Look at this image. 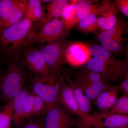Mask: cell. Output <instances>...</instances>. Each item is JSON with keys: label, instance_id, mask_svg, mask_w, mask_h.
<instances>
[{"label": "cell", "instance_id": "277c9868", "mask_svg": "<svg viewBox=\"0 0 128 128\" xmlns=\"http://www.w3.org/2000/svg\"><path fill=\"white\" fill-rule=\"evenodd\" d=\"M69 43L65 36L42 45L39 49L49 67L50 73L60 72L61 66L66 62V51Z\"/></svg>", "mask_w": 128, "mask_h": 128}, {"label": "cell", "instance_id": "4fadbf2b", "mask_svg": "<svg viewBox=\"0 0 128 128\" xmlns=\"http://www.w3.org/2000/svg\"><path fill=\"white\" fill-rule=\"evenodd\" d=\"M91 55L96 58L107 66L112 68L128 71V62L127 60L116 59L111 53L101 45H95L89 47Z\"/></svg>", "mask_w": 128, "mask_h": 128}, {"label": "cell", "instance_id": "52a82bcc", "mask_svg": "<svg viewBox=\"0 0 128 128\" xmlns=\"http://www.w3.org/2000/svg\"><path fill=\"white\" fill-rule=\"evenodd\" d=\"M22 53L24 65L37 76L45 77L50 74L49 67L39 49L28 45L24 48Z\"/></svg>", "mask_w": 128, "mask_h": 128}, {"label": "cell", "instance_id": "484cf974", "mask_svg": "<svg viewBox=\"0 0 128 128\" xmlns=\"http://www.w3.org/2000/svg\"><path fill=\"white\" fill-rule=\"evenodd\" d=\"M76 5L70 3L64 10L60 20L64 24L67 34L74 27V22L76 15Z\"/></svg>", "mask_w": 128, "mask_h": 128}, {"label": "cell", "instance_id": "ac0fdd59", "mask_svg": "<svg viewBox=\"0 0 128 128\" xmlns=\"http://www.w3.org/2000/svg\"><path fill=\"white\" fill-rule=\"evenodd\" d=\"M69 4L68 0H53L48 4L47 12L46 13L44 12L42 18L38 23V28L49 21L60 18L64 10Z\"/></svg>", "mask_w": 128, "mask_h": 128}, {"label": "cell", "instance_id": "7402d4cb", "mask_svg": "<svg viewBox=\"0 0 128 128\" xmlns=\"http://www.w3.org/2000/svg\"><path fill=\"white\" fill-rule=\"evenodd\" d=\"M40 0H28L25 17L30 19L33 22H40L44 14V10Z\"/></svg>", "mask_w": 128, "mask_h": 128}, {"label": "cell", "instance_id": "e575fe53", "mask_svg": "<svg viewBox=\"0 0 128 128\" xmlns=\"http://www.w3.org/2000/svg\"><path fill=\"white\" fill-rule=\"evenodd\" d=\"M120 1L124 4L126 5L128 7V0H120Z\"/></svg>", "mask_w": 128, "mask_h": 128}, {"label": "cell", "instance_id": "3957f363", "mask_svg": "<svg viewBox=\"0 0 128 128\" xmlns=\"http://www.w3.org/2000/svg\"><path fill=\"white\" fill-rule=\"evenodd\" d=\"M60 73H50L45 77L37 76L32 82V92L41 98L46 104L44 112L58 102L62 78Z\"/></svg>", "mask_w": 128, "mask_h": 128}, {"label": "cell", "instance_id": "83f0119b", "mask_svg": "<svg viewBox=\"0 0 128 128\" xmlns=\"http://www.w3.org/2000/svg\"><path fill=\"white\" fill-rule=\"evenodd\" d=\"M109 114L128 115V98L123 95L118 98L114 106L110 111L106 112Z\"/></svg>", "mask_w": 128, "mask_h": 128}, {"label": "cell", "instance_id": "836d02e7", "mask_svg": "<svg viewBox=\"0 0 128 128\" xmlns=\"http://www.w3.org/2000/svg\"><path fill=\"white\" fill-rule=\"evenodd\" d=\"M127 33H128V39H127V45H126V56H127V58H126V59L127 60H128V29Z\"/></svg>", "mask_w": 128, "mask_h": 128}, {"label": "cell", "instance_id": "30bf717a", "mask_svg": "<svg viewBox=\"0 0 128 128\" xmlns=\"http://www.w3.org/2000/svg\"><path fill=\"white\" fill-rule=\"evenodd\" d=\"M90 71L97 73L104 80L118 83L122 82L128 71L107 66L96 58H91L83 66Z\"/></svg>", "mask_w": 128, "mask_h": 128}, {"label": "cell", "instance_id": "8d00e7d4", "mask_svg": "<svg viewBox=\"0 0 128 128\" xmlns=\"http://www.w3.org/2000/svg\"><path fill=\"white\" fill-rule=\"evenodd\" d=\"M94 128H101V127H93Z\"/></svg>", "mask_w": 128, "mask_h": 128}, {"label": "cell", "instance_id": "74e56055", "mask_svg": "<svg viewBox=\"0 0 128 128\" xmlns=\"http://www.w3.org/2000/svg\"><path fill=\"white\" fill-rule=\"evenodd\" d=\"M126 128H128V126H126Z\"/></svg>", "mask_w": 128, "mask_h": 128}, {"label": "cell", "instance_id": "1f68e13d", "mask_svg": "<svg viewBox=\"0 0 128 128\" xmlns=\"http://www.w3.org/2000/svg\"><path fill=\"white\" fill-rule=\"evenodd\" d=\"M119 92L128 98V72L118 86Z\"/></svg>", "mask_w": 128, "mask_h": 128}, {"label": "cell", "instance_id": "f35d334b", "mask_svg": "<svg viewBox=\"0 0 128 128\" xmlns=\"http://www.w3.org/2000/svg\"><path fill=\"white\" fill-rule=\"evenodd\" d=\"M126 128V127H125V128Z\"/></svg>", "mask_w": 128, "mask_h": 128}, {"label": "cell", "instance_id": "ffe728a7", "mask_svg": "<svg viewBox=\"0 0 128 128\" xmlns=\"http://www.w3.org/2000/svg\"><path fill=\"white\" fill-rule=\"evenodd\" d=\"M97 1L80 0L76 5V15L74 27L80 21L98 10Z\"/></svg>", "mask_w": 128, "mask_h": 128}, {"label": "cell", "instance_id": "9a60e30c", "mask_svg": "<svg viewBox=\"0 0 128 128\" xmlns=\"http://www.w3.org/2000/svg\"><path fill=\"white\" fill-rule=\"evenodd\" d=\"M98 16L106 19V23L99 29L100 32L107 30L114 26L118 21V11L114 2L110 0H104L98 5Z\"/></svg>", "mask_w": 128, "mask_h": 128}, {"label": "cell", "instance_id": "7c38bea8", "mask_svg": "<svg viewBox=\"0 0 128 128\" xmlns=\"http://www.w3.org/2000/svg\"><path fill=\"white\" fill-rule=\"evenodd\" d=\"M89 47L80 42H70L65 54V61L73 66L86 64L91 58Z\"/></svg>", "mask_w": 128, "mask_h": 128}, {"label": "cell", "instance_id": "f1b7e54d", "mask_svg": "<svg viewBox=\"0 0 128 128\" xmlns=\"http://www.w3.org/2000/svg\"><path fill=\"white\" fill-rule=\"evenodd\" d=\"M46 108V104L42 99L39 96L34 94L32 117H38L41 114H43Z\"/></svg>", "mask_w": 128, "mask_h": 128}, {"label": "cell", "instance_id": "5bb4252c", "mask_svg": "<svg viewBox=\"0 0 128 128\" xmlns=\"http://www.w3.org/2000/svg\"><path fill=\"white\" fill-rule=\"evenodd\" d=\"M119 92L118 86H111L99 94L94 100L93 102L96 108L102 112L110 111L119 98Z\"/></svg>", "mask_w": 128, "mask_h": 128}, {"label": "cell", "instance_id": "9c48e42d", "mask_svg": "<svg viewBox=\"0 0 128 128\" xmlns=\"http://www.w3.org/2000/svg\"><path fill=\"white\" fill-rule=\"evenodd\" d=\"M28 2V0H9L3 5L0 11L3 30L25 17Z\"/></svg>", "mask_w": 128, "mask_h": 128}, {"label": "cell", "instance_id": "6da1fadb", "mask_svg": "<svg viewBox=\"0 0 128 128\" xmlns=\"http://www.w3.org/2000/svg\"><path fill=\"white\" fill-rule=\"evenodd\" d=\"M33 22L24 17L0 32V54L10 60L19 58L33 30Z\"/></svg>", "mask_w": 128, "mask_h": 128}, {"label": "cell", "instance_id": "cb8c5ba5", "mask_svg": "<svg viewBox=\"0 0 128 128\" xmlns=\"http://www.w3.org/2000/svg\"><path fill=\"white\" fill-rule=\"evenodd\" d=\"M102 79L98 74L90 71L83 66L76 73L74 80L78 84L80 85L96 82Z\"/></svg>", "mask_w": 128, "mask_h": 128}, {"label": "cell", "instance_id": "4316f807", "mask_svg": "<svg viewBox=\"0 0 128 128\" xmlns=\"http://www.w3.org/2000/svg\"><path fill=\"white\" fill-rule=\"evenodd\" d=\"M124 35H120L101 42V46L111 52L117 54L122 50L125 38Z\"/></svg>", "mask_w": 128, "mask_h": 128}, {"label": "cell", "instance_id": "d6a6232c", "mask_svg": "<svg viewBox=\"0 0 128 128\" xmlns=\"http://www.w3.org/2000/svg\"><path fill=\"white\" fill-rule=\"evenodd\" d=\"M118 12L128 17V7L120 1V0H115L114 1Z\"/></svg>", "mask_w": 128, "mask_h": 128}, {"label": "cell", "instance_id": "4dcf8cb0", "mask_svg": "<svg viewBox=\"0 0 128 128\" xmlns=\"http://www.w3.org/2000/svg\"><path fill=\"white\" fill-rule=\"evenodd\" d=\"M18 128H44L42 121L32 120L25 123Z\"/></svg>", "mask_w": 128, "mask_h": 128}, {"label": "cell", "instance_id": "d4e9b609", "mask_svg": "<svg viewBox=\"0 0 128 128\" xmlns=\"http://www.w3.org/2000/svg\"><path fill=\"white\" fill-rule=\"evenodd\" d=\"M13 119L12 100L0 108V128H12Z\"/></svg>", "mask_w": 128, "mask_h": 128}, {"label": "cell", "instance_id": "2e32d148", "mask_svg": "<svg viewBox=\"0 0 128 128\" xmlns=\"http://www.w3.org/2000/svg\"><path fill=\"white\" fill-rule=\"evenodd\" d=\"M30 93L28 90L23 88L12 100V124L16 128H19L25 123L24 108L27 98Z\"/></svg>", "mask_w": 128, "mask_h": 128}, {"label": "cell", "instance_id": "8fae6325", "mask_svg": "<svg viewBox=\"0 0 128 128\" xmlns=\"http://www.w3.org/2000/svg\"><path fill=\"white\" fill-rule=\"evenodd\" d=\"M128 124V115L107 112L91 115V126L104 128H125Z\"/></svg>", "mask_w": 128, "mask_h": 128}, {"label": "cell", "instance_id": "5b68a950", "mask_svg": "<svg viewBox=\"0 0 128 128\" xmlns=\"http://www.w3.org/2000/svg\"><path fill=\"white\" fill-rule=\"evenodd\" d=\"M68 34L64 24L60 18L49 21L39 28L38 32L33 31L27 42V46L38 43L43 44L56 41Z\"/></svg>", "mask_w": 128, "mask_h": 128}, {"label": "cell", "instance_id": "e0dca14e", "mask_svg": "<svg viewBox=\"0 0 128 128\" xmlns=\"http://www.w3.org/2000/svg\"><path fill=\"white\" fill-rule=\"evenodd\" d=\"M70 85L74 96L81 112L85 116L91 120V102L82 88L74 80H72L68 75L64 78Z\"/></svg>", "mask_w": 128, "mask_h": 128}, {"label": "cell", "instance_id": "603a6c76", "mask_svg": "<svg viewBox=\"0 0 128 128\" xmlns=\"http://www.w3.org/2000/svg\"><path fill=\"white\" fill-rule=\"evenodd\" d=\"M98 16V10L79 22L75 26L76 30L83 33L93 32L98 30L96 25L97 18Z\"/></svg>", "mask_w": 128, "mask_h": 128}, {"label": "cell", "instance_id": "7a4b0ae2", "mask_svg": "<svg viewBox=\"0 0 128 128\" xmlns=\"http://www.w3.org/2000/svg\"><path fill=\"white\" fill-rule=\"evenodd\" d=\"M25 66L19 58L13 60L9 62L5 73L0 76V98L5 103L12 101L23 88Z\"/></svg>", "mask_w": 128, "mask_h": 128}, {"label": "cell", "instance_id": "44dd1931", "mask_svg": "<svg viewBox=\"0 0 128 128\" xmlns=\"http://www.w3.org/2000/svg\"><path fill=\"white\" fill-rule=\"evenodd\" d=\"M128 28H127L124 21L118 18L116 23L114 26L108 30L99 32L96 36L98 39L101 42L118 35H124L125 32L128 31Z\"/></svg>", "mask_w": 128, "mask_h": 128}, {"label": "cell", "instance_id": "d6986e66", "mask_svg": "<svg viewBox=\"0 0 128 128\" xmlns=\"http://www.w3.org/2000/svg\"><path fill=\"white\" fill-rule=\"evenodd\" d=\"M108 81L102 79L96 82L79 85L90 100L94 102L102 92L111 86Z\"/></svg>", "mask_w": 128, "mask_h": 128}, {"label": "cell", "instance_id": "ab89813d", "mask_svg": "<svg viewBox=\"0 0 128 128\" xmlns=\"http://www.w3.org/2000/svg\"><path fill=\"white\" fill-rule=\"evenodd\" d=\"M0 76H1L0 75Z\"/></svg>", "mask_w": 128, "mask_h": 128}, {"label": "cell", "instance_id": "f546056e", "mask_svg": "<svg viewBox=\"0 0 128 128\" xmlns=\"http://www.w3.org/2000/svg\"><path fill=\"white\" fill-rule=\"evenodd\" d=\"M34 94L32 92H30L28 96L25 103L24 110V118L25 120L32 117Z\"/></svg>", "mask_w": 128, "mask_h": 128}, {"label": "cell", "instance_id": "d590c367", "mask_svg": "<svg viewBox=\"0 0 128 128\" xmlns=\"http://www.w3.org/2000/svg\"><path fill=\"white\" fill-rule=\"evenodd\" d=\"M92 128L90 126H80L79 127H77V128Z\"/></svg>", "mask_w": 128, "mask_h": 128}, {"label": "cell", "instance_id": "8992f818", "mask_svg": "<svg viewBox=\"0 0 128 128\" xmlns=\"http://www.w3.org/2000/svg\"><path fill=\"white\" fill-rule=\"evenodd\" d=\"M44 128H70L77 124L78 121L73 114L66 111L58 102L51 107L43 114Z\"/></svg>", "mask_w": 128, "mask_h": 128}, {"label": "cell", "instance_id": "ba28073f", "mask_svg": "<svg viewBox=\"0 0 128 128\" xmlns=\"http://www.w3.org/2000/svg\"><path fill=\"white\" fill-rule=\"evenodd\" d=\"M58 102L69 112L78 117L82 126H91V120L85 116L81 112L72 89L63 76Z\"/></svg>", "mask_w": 128, "mask_h": 128}]
</instances>
